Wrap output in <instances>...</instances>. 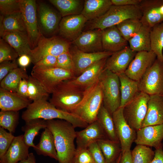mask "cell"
<instances>
[{
    "label": "cell",
    "mask_w": 163,
    "mask_h": 163,
    "mask_svg": "<svg viewBox=\"0 0 163 163\" xmlns=\"http://www.w3.org/2000/svg\"><path fill=\"white\" fill-rule=\"evenodd\" d=\"M47 127L52 133L59 163H74L76 152L74 144L75 128L62 120H46Z\"/></svg>",
    "instance_id": "1"
},
{
    "label": "cell",
    "mask_w": 163,
    "mask_h": 163,
    "mask_svg": "<svg viewBox=\"0 0 163 163\" xmlns=\"http://www.w3.org/2000/svg\"><path fill=\"white\" fill-rule=\"evenodd\" d=\"M21 117L25 122L38 119L62 120L69 122L75 128H85L88 125L75 115L57 109L46 99H40L30 103L23 112Z\"/></svg>",
    "instance_id": "2"
},
{
    "label": "cell",
    "mask_w": 163,
    "mask_h": 163,
    "mask_svg": "<svg viewBox=\"0 0 163 163\" xmlns=\"http://www.w3.org/2000/svg\"><path fill=\"white\" fill-rule=\"evenodd\" d=\"M103 101L101 85L98 79L85 90L82 101L73 107L69 113L90 124L97 120V116Z\"/></svg>",
    "instance_id": "3"
},
{
    "label": "cell",
    "mask_w": 163,
    "mask_h": 163,
    "mask_svg": "<svg viewBox=\"0 0 163 163\" xmlns=\"http://www.w3.org/2000/svg\"><path fill=\"white\" fill-rule=\"evenodd\" d=\"M141 13L138 6H119L112 5L108 11L101 17L91 21L89 29L103 30L116 26L129 19H140Z\"/></svg>",
    "instance_id": "4"
},
{
    "label": "cell",
    "mask_w": 163,
    "mask_h": 163,
    "mask_svg": "<svg viewBox=\"0 0 163 163\" xmlns=\"http://www.w3.org/2000/svg\"><path fill=\"white\" fill-rule=\"evenodd\" d=\"M99 80L101 85L103 105L112 116L120 105V84L118 76L105 68Z\"/></svg>",
    "instance_id": "5"
},
{
    "label": "cell",
    "mask_w": 163,
    "mask_h": 163,
    "mask_svg": "<svg viewBox=\"0 0 163 163\" xmlns=\"http://www.w3.org/2000/svg\"><path fill=\"white\" fill-rule=\"evenodd\" d=\"M70 42L63 38L56 36L47 38L43 35L36 46L31 50L29 55L34 65L44 57L49 55L57 57L69 51Z\"/></svg>",
    "instance_id": "6"
},
{
    "label": "cell",
    "mask_w": 163,
    "mask_h": 163,
    "mask_svg": "<svg viewBox=\"0 0 163 163\" xmlns=\"http://www.w3.org/2000/svg\"><path fill=\"white\" fill-rule=\"evenodd\" d=\"M31 76L36 79L49 94H52L56 87L64 81L75 77L70 71L57 67H43L34 65Z\"/></svg>",
    "instance_id": "7"
},
{
    "label": "cell",
    "mask_w": 163,
    "mask_h": 163,
    "mask_svg": "<svg viewBox=\"0 0 163 163\" xmlns=\"http://www.w3.org/2000/svg\"><path fill=\"white\" fill-rule=\"evenodd\" d=\"M85 91L71 86L64 81L56 87L50 102L57 109L69 113L82 101Z\"/></svg>",
    "instance_id": "8"
},
{
    "label": "cell",
    "mask_w": 163,
    "mask_h": 163,
    "mask_svg": "<svg viewBox=\"0 0 163 163\" xmlns=\"http://www.w3.org/2000/svg\"><path fill=\"white\" fill-rule=\"evenodd\" d=\"M150 96L139 91L123 107L124 118L129 126L136 132L140 129L145 117Z\"/></svg>",
    "instance_id": "9"
},
{
    "label": "cell",
    "mask_w": 163,
    "mask_h": 163,
    "mask_svg": "<svg viewBox=\"0 0 163 163\" xmlns=\"http://www.w3.org/2000/svg\"><path fill=\"white\" fill-rule=\"evenodd\" d=\"M140 92L163 95V62L157 58L139 82Z\"/></svg>",
    "instance_id": "10"
},
{
    "label": "cell",
    "mask_w": 163,
    "mask_h": 163,
    "mask_svg": "<svg viewBox=\"0 0 163 163\" xmlns=\"http://www.w3.org/2000/svg\"><path fill=\"white\" fill-rule=\"evenodd\" d=\"M21 13L25 26L31 50L37 45L42 35L37 24L36 1L20 0Z\"/></svg>",
    "instance_id": "11"
},
{
    "label": "cell",
    "mask_w": 163,
    "mask_h": 163,
    "mask_svg": "<svg viewBox=\"0 0 163 163\" xmlns=\"http://www.w3.org/2000/svg\"><path fill=\"white\" fill-rule=\"evenodd\" d=\"M116 133L120 143L122 153L130 150L137 136L136 131L126 121L123 114V108L119 107L112 115Z\"/></svg>",
    "instance_id": "12"
},
{
    "label": "cell",
    "mask_w": 163,
    "mask_h": 163,
    "mask_svg": "<svg viewBox=\"0 0 163 163\" xmlns=\"http://www.w3.org/2000/svg\"><path fill=\"white\" fill-rule=\"evenodd\" d=\"M69 52L73 60L75 77L81 75L84 71L97 62L108 58L113 52H102L88 53L81 51L75 46L69 49Z\"/></svg>",
    "instance_id": "13"
},
{
    "label": "cell",
    "mask_w": 163,
    "mask_h": 163,
    "mask_svg": "<svg viewBox=\"0 0 163 163\" xmlns=\"http://www.w3.org/2000/svg\"><path fill=\"white\" fill-rule=\"evenodd\" d=\"M157 59L153 52H137L125 74L131 79L139 82Z\"/></svg>",
    "instance_id": "14"
},
{
    "label": "cell",
    "mask_w": 163,
    "mask_h": 163,
    "mask_svg": "<svg viewBox=\"0 0 163 163\" xmlns=\"http://www.w3.org/2000/svg\"><path fill=\"white\" fill-rule=\"evenodd\" d=\"M107 58L96 62L84 71L81 75L70 80L66 83L76 88L85 91L95 82L105 68Z\"/></svg>",
    "instance_id": "15"
},
{
    "label": "cell",
    "mask_w": 163,
    "mask_h": 163,
    "mask_svg": "<svg viewBox=\"0 0 163 163\" xmlns=\"http://www.w3.org/2000/svg\"><path fill=\"white\" fill-rule=\"evenodd\" d=\"M87 21L81 14L62 17L59 25V34L61 37L72 42L81 34Z\"/></svg>",
    "instance_id": "16"
},
{
    "label": "cell",
    "mask_w": 163,
    "mask_h": 163,
    "mask_svg": "<svg viewBox=\"0 0 163 163\" xmlns=\"http://www.w3.org/2000/svg\"><path fill=\"white\" fill-rule=\"evenodd\" d=\"M79 50L88 53L103 51L102 43V30L96 29L82 32L72 42Z\"/></svg>",
    "instance_id": "17"
},
{
    "label": "cell",
    "mask_w": 163,
    "mask_h": 163,
    "mask_svg": "<svg viewBox=\"0 0 163 163\" xmlns=\"http://www.w3.org/2000/svg\"><path fill=\"white\" fill-rule=\"evenodd\" d=\"M136 53L129 46L114 52L107 58L105 68L117 75L125 73Z\"/></svg>",
    "instance_id": "18"
},
{
    "label": "cell",
    "mask_w": 163,
    "mask_h": 163,
    "mask_svg": "<svg viewBox=\"0 0 163 163\" xmlns=\"http://www.w3.org/2000/svg\"><path fill=\"white\" fill-rule=\"evenodd\" d=\"M134 142L137 145L153 147L163 146V124L141 128L136 132Z\"/></svg>",
    "instance_id": "19"
},
{
    "label": "cell",
    "mask_w": 163,
    "mask_h": 163,
    "mask_svg": "<svg viewBox=\"0 0 163 163\" xmlns=\"http://www.w3.org/2000/svg\"><path fill=\"white\" fill-rule=\"evenodd\" d=\"M163 4V0H141L138 5L142 14L140 21L142 25L152 28L163 22V15L159 8Z\"/></svg>",
    "instance_id": "20"
},
{
    "label": "cell",
    "mask_w": 163,
    "mask_h": 163,
    "mask_svg": "<svg viewBox=\"0 0 163 163\" xmlns=\"http://www.w3.org/2000/svg\"><path fill=\"white\" fill-rule=\"evenodd\" d=\"M76 139L77 150L87 149L92 143L108 139L97 120L89 124L84 129L76 132Z\"/></svg>",
    "instance_id": "21"
},
{
    "label": "cell",
    "mask_w": 163,
    "mask_h": 163,
    "mask_svg": "<svg viewBox=\"0 0 163 163\" xmlns=\"http://www.w3.org/2000/svg\"><path fill=\"white\" fill-rule=\"evenodd\" d=\"M38 8L40 24L43 31L52 34L58 31L62 18L60 14L44 3L40 4Z\"/></svg>",
    "instance_id": "22"
},
{
    "label": "cell",
    "mask_w": 163,
    "mask_h": 163,
    "mask_svg": "<svg viewBox=\"0 0 163 163\" xmlns=\"http://www.w3.org/2000/svg\"><path fill=\"white\" fill-rule=\"evenodd\" d=\"M128 42L122 36L116 26L102 30V43L103 51L114 53L128 45Z\"/></svg>",
    "instance_id": "23"
},
{
    "label": "cell",
    "mask_w": 163,
    "mask_h": 163,
    "mask_svg": "<svg viewBox=\"0 0 163 163\" xmlns=\"http://www.w3.org/2000/svg\"><path fill=\"white\" fill-rule=\"evenodd\" d=\"M163 124V95H150L147 112L142 128Z\"/></svg>",
    "instance_id": "24"
},
{
    "label": "cell",
    "mask_w": 163,
    "mask_h": 163,
    "mask_svg": "<svg viewBox=\"0 0 163 163\" xmlns=\"http://www.w3.org/2000/svg\"><path fill=\"white\" fill-rule=\"evenodd\" d=\"M29 147L24 143L23 135L15 136L3 156L0 159L1 163H18L26 159L29 154Z\"/></svg>",
    "instance_id": "25"
},
{
    "label": "cell",
    "mask_w": 163,
    "mask_h": 163,
    "mask_svg": "<svg viewBox=\"0 0 163 163\" xmlns=\"http://www.w3.org/2000/svg\"><path fill=\"white\" fill-rule=\"evenodd\" d=\"M30 100L17 92L0 88V108L1 110L18 111L30 104Z\"/></svg>",
    "instance_id": "26"
},
{
    "label": "cell",
    "mask_w": 163,
    "mask_h": 163,
    "mask_svg": "<svg viewBox=\"0 0 163 163\" xmlns=\"http://www.w3.org/2000/svg\"><path fill=\"white\" fill-rule=\"evenodd\" d=\"M0 35L1 38L14 49L19 57L24 54L29 55L31 48L27 33L4 32Z\"/></svg>",
    "instance_id": "27"
},
{
    "label": "cell",
    "mask_w": 163,
    "mask_h": 163,
    "mask_svg": "<svg viewBox=\"0 0 163 163\" xmlns=\"http://www.w3.org/2000/svg\"><path fill=\"white\" fill-rule=\"evenodd\" d=\"M112 5L111 0H85L81 14L92 21L104 15Z\"/></svg>",
    "instance_id": "28"
},
{
    "label": "cell",
    "mask_w": 163,
    "mask_h": 163,
    "mask_svg": "<svg viewBox=\"0 0 163 163\" xmlns=\"http://www.w3.org/2000/svg\"><path fill=\"white\" fill-rule=\"evenodd\" d=\"M118 75L120 84L121 102L120 107L123 108L132 101L139 92V82L130 78L125 73Z\"/></svg>",
    "instance_id": "29"
},
{
    "label": "cell",
    "mask_w": 163,
    "mask_h": 163,
    "mask_svg": "<svg viewBox=\"0 0 163 163\" xmlns=\"http://www.w3.org/2000/svg\"><path fill=\"white\" fill-rule=\"evenodd\" d=\"M34 149L38 155L48 156L58 160L53 136L47 127L41 133L39 142Z\"/></svg>",
    "instance_id": "30"
},
{
    "label": "cell",
    "mask_w": 163,
    "mask_h": 163,
    "mask_svg": "<svg viewBox=\"0 0 163 163\" xmlns=\"http://www.w3.org/2000/svg\"><path fill=\"white\" fill-rule=\"evenodd\" d=\"M151 29L142 24L136 34L128 41L130 48L136 52L151 51L150 33Z\"/></svg>",
    "instance_id": "31"
},
{
    "label": "cell",
    "mask_w": 163,
    "mask_h": 163,
    "mask_svg": "<svg viewBox=\"0 0 163 163\" xmlns=\"http://www.w3.org/2000/svg\"><path fill=\"white\" fill-rule=\"evenodd\" d=\"M25 124L22 127V130L24 132L23 135L24 142L28 147L34 149L36 145L33 142L34 138L38 135L40 130L47 127L46 120L38 119L25 122Z\"/></svg>",
    "instance_id": "32"
},
{
    "label": "cell",
    "mask_w": 163,
    "mask_h": 163,
    "mask_svg": "<svg viewBox=\"0 0 163 163\" xmlns=\"http://www.w3.org/2000/svg\"><path fill=\"white\" fill-rule=\"evenodd\" d=\"M0 34L4 32L20 31L27 33L21 12L0 16Z\"/></svg>",
    "instance_id": "33"
},
{
    "label": "cell",
    "mask_w": 163,
    "mask_h": 163,
    "mask_svg": "<svg viewBox=\"0 0 163 163\" xmlns=\"http://www.w3.org/2000/svg\"><path fill=\"white\" fill-rule=\"evenodd\" d=\"M96 120L109 139L115 142H120L116 133L112 116L103 104L99 111Z\"/></svg>",
    "instance_id": "34"
},
{
    "label": "cell",
    "mask_w": 163,
    "mask_h": 163,
    "mask_svg": "<svg viewBox=\"0 0 163 163\" xmlns=\"http://www.w3.org/2000/svg\"><path fill=\"white\" fill-rule=\"evenodd\" d=\"M49 2L59 11L62 18L80 14L84 1L81 0H50Z\"/></svg>",
    "instance_id": "35"
},
{
    "label": "cell",
    "mask_w": 163,
    "mask_h": 163,
    "mask_svg": "<svg viewBox=\"0 0 163 163\" xmlns=\"http://www.w3.org/2000/svg\"><path fill=\"white\" fill-rule=\"evenodd\" d=\"M26 69L18 67L11 71L1 82L0 88L13 92H17L19 84L23 78H28Z\"/></svg>",
    "instance_id": "36"
},
{
    "label": "cell",
    "mask_w": 163,
    "mask_h": 163,
    "mask_svg": "<svg viewBox=\"0 0 163 163\" xmlns=\"http://www.w3.org/2000/svg\"><path fill=\"white\" fill-rule=\"evenodd\" d=\"M104 155L106 163H116L122 153L120 142H115L108 139L97 142Z\"/></svg>",
    "instance_id": "37"
},
{
    "label": "cell",
    "mask_w": 163,
    "mask_h": 163,
    "mask_svg": "<svg viewBox=\"0 0 163 163\" xmlns=\"http://www.w3.org/2000/svg\"><path fill=\"white\" fill-rule=\"evenodd\" d=\"M151 50L163 62V22L152 28L150 33Z\"/></svg>",
    "instance_id": "38"
},
{
    "label": "cell",
    "mask_w": 163,
    "mask_h": 163,
    "mask_svg": "<svg viewBox=\"0 0 163 163\" xmlns=\"http://www.w3.org/2000/svg\"><path fill=\"white\" fill-rule=\"evenodd\" d=\"M142 25L140 19H129L116 26L124 39L128 42L136 34Z\"/></svg>",
    "instance_id": "39"
},
{
    "label": "cell",
    "mask_w": 163,
    "mask_h": 163,
    "mask_svg": "<svg viewBox=\"0 0 163 163\" xmlns=\"http://www.w3.org/2000/svg\"><path fill=\"white\" fill-rule=\"evenodd\" d=\"M27 81L29 99L33 101L40 99L47 100L50 94L36 79L29 76Z\"/></svg>",
    "instance_id": "40"
},
{
    "label": "cell",
    "mask_w": 163,
    "mask_h": 163,
    "mask_svg": "<svg viewBox=\"0 0 163 163\" xmlns=\"http://www.w3.org/2000/svg\"><path fill=\"white\" fill-rule=\"evenodd\" d=\"M155 151L149 146L137 145L131 151L133 163H151Z\"/></svg>",
    "instance_id": "41"
},
{
    "label": "cell",
    "mask_w": 163,
    "mask_h": 163,
    "mask_svg": "<svg viewBox=\"0 0 163 163\" xmlns=\"http://www.w3.org/2000/svg\"><path fill=\"white\" fill-rule=\"evenodd\" d=\"M18 111L1 110L0 112V126L7 129L10 133H14L18 123Z\"/></svg>",
    "instance_id": "42"
},
{
    "label": "cell",
    "mask_w": 163,
    "mask_h": 163,
    "mask_svg": "<svg viewBox=\"0 0 163 163\" xmlns=\"http://www.w3.org/2000/svg\"><path fill=\"white\" fill-rule=\"evenodd\" d=\"M19 57L18 53L8 43L0 39V63L6 61L15 60Z\"/></svg>",
    "instance_id": "43"
},
{
    "label": "cell",
    "mask_w": 163,
    "mask_h": 163,
    "mask_svg": "<svg viewBox=\"0 0 163 163\" xmlns=\"http://www.w3.org/2000/svg\"><path fill=\"white\" fill-rule=\"evenodd\" d=\"M0 11L3 15L21 12L20 0H0Z\"/></svg>",
    "instance_id": "44"
},
{
    "label": "cell",
    "mask_w": 163,
    "mask_h": 163,
    "mask_svg": "<svg viewBox=\"0 0 163 163\" xmlns=\"http://www.w3.org/2000/svg\"><path fill=\"white\" fill-rule=\"evenodd\" d=\"M14 136L12 133L7 132L4 129L0 128V159L5 155Z\"/></svg>",
    "instance_id": "45"
},
{
    "label": "cell",
    "mask_w": 163,
    "mask_h": 163,
    "mask_svg": "<svg viewBox=\"0 0 163 163\" xmlns=\"http://www.w3.org/2000/svg\"><path fill=\"white\" fill-rule=\"evenodd\" d=\"M56 67L70 71L75 74L74 63L69 51L57 57Z\"/></svg>",
    "instance_id": "46"
},
{
    "label": "cell",
    "mask_w": 163,
    "mask_h": 163,
    "mask_svg": "<svg viewBox=\"0 0 163 163\" xmlns=\"http://www.w3.org/2000/svg\"><path fill=\"white\" fill-rule=\"evenodd\" d=\"M87 149L91 153L95 163H106L103 153L97 142L90 144Z\"/></svg>",
    "instance_id": "47"
},
{
    "label": "cell",
    "mask_w": 163,
    "mask_h": 163,
    "mask_svg": "<svg viewBox=\"0 0 163 163\" xmlns=\"http://www.w3.org/2000/svg\"><path fill=\"white\" fill-rule=\"evenodd\" d=\"M94 161L88 149L79 150L76 149L74 163H90Z\"/></svg>",
    "instance_id": "48"
},
{
    "label": "cell",
    "mask_w": 163,
    "mask_h": 163,
    "mask_svg": "<svg viewBox=\"0 0 163 163\" xmlns=\"http://www.w3.org/2000/svg\"><path fill=\"white\" fill-rule=\"evenodd\" d=\"M18 66L16 60L13 61H4L0 63V82L11 71L18 68Z\"/></svg>",
    "instance_id": "49"
},
{
    "label": "cell",
    "mask_w": 163,
    "mask_h": 163,
    "mask_svg": "<svg viewBox=\"0 0 163 163\" xmlns=\"http://www.w3.org/2000/svg\"><path fill=\"white\" fill-rule=\"evenodd\" d=\"M57 59V57L51 55H48L40 60L34 65L43 67H56Z\"/></svg>",
    "instance_id": "50"
},
{
    "label": "cell",
    "mask_w": 163,
    "mask_h": 163,
    "mask_svg": "<svg viewBox=\"0 0 163 163\" xmlns=\"http://www.w3.org/2000/svg\"><path fill=\"white\" fill-rule=\"evenodd\" d=\"M27 79L24 78L21 80L18 86L17 93L22 96L28 98Z\"/></svg>",
    "instance_id": "51"
},
{
    "label": "cell",
    "mask_w": 163,
    "mask_h": 163,
    "mask_svg": "<svg viewBox=\"0 0 163 163\" xmlns=\"http://www.w3.org/2000/svg\"><path fill=\"white\" fill-rule=\"evenodd\" d=\"M141 0H111L112 5L119 6H138Z\"/></svg>",
    "instance_id": "52"
},
{
    "label": "cell",
    "mask_w": 163,
    "mask_h": 163,
    "mask_svg": "<svg viewBox=\"0 0 163 163\" xmlns=\"http://www.w3.org/2000/svg\"><path fill=\"white\" fill-rule=\"evenodd\" d=\"M116 163H133L131 150L122 153Z\"/></svg>",
    "instance_id": "53"
},
{
    "label": "cell",
    "mask_w": 163,
    "mask_h": 163,
    "mask_svg": "<svg viewBox=\"0 0 163 163\" xmlns=\"http://www.w3.org/2000/svg\"><path fill=\"white\" fill-rule=\"evenodd\" d=\"M31 62H32L31 58L29 55L27 54L22 55L19 56L17 63L20 67L26 69Z\"/></svg>",
    "instance_id": "54"
},
{
    "label": "cell",
    "mask_w": 163,
    "mask_h": 163,
    "mask_svg": "<svg viewBox=\"0 0 163 163\" xmlns=\"http://www.w3.org/2000/svg\"><path fill=\"white\" fill-rule=\"evenodd\" d=\"M154 157L151 163H163V146L155 149Z\"/></svg>",
    "instance_id": "55"
},
{
    "label": "cell",
    "mask_w": 163,
    "mask_h": 163,
    "mask_svg": "<svg viewBox=\"0 0 163 163\" xmlns=\"http://www.w3.org/2000/svg\"><path fill=\"white\" fill-rule=\"evenodd\" d=\"M18 163H36L35 157L33 153H30L27 158Z\"/></svg>",
    "instance_id": "56"
},
{
    "label": "cell",
    "mask_w": 163,
    "mask_h": 163,
    "mask_svg": "<svg viewBox=\"0 0 163 163\" xmlns=\"http://www.w3.org/2000/svg\"><path fill=\"white\" fill-rule=\"evenodd\" d=\"M159 11L160 14L163 15V4L159 7Z\"/></svg>",
    "instance_id": "57"
},
{
    "label": "cell",
    "mask_w": 163,
    "mask_h": 163,
    "mask_svg": "<svg viewBox=\"0 0 163 163\" xmlns=\"http://www.w3.org/2000/svg\"><path fill=\"white\" fill-rule=\"evenodd\" d=\"M95 163L94 162H92V163Z\"/></svg>",
    "instance_id": "58"
}]
</instances>
